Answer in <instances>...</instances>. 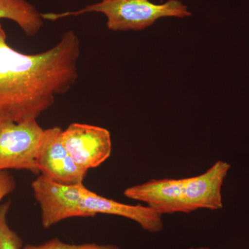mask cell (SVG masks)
<instances>
[{
    "mask_svg": "<svg viewBox=\"0 0 249 249\" xmlns=\"http://www.w3.org/2000/svg\"><path fill=\"white\" fill-rule=\"evenodd\" d=\"M80 55V40L73 31L45 52L21 53L8 44L0 23V119L37 120L76 83Z\"/></svg>",
    "mask_w": 249,
    "mask_h": 249,
    "instance_id": "1",
    "label": "cell"
},
{
    "mask_svg": "<svg viewBox=\"0 0 249 249\" xmlns=\"http://www.w3.org/2000/svg\"><path fill=\"white\" fill-rule=\"evenodd\" d=\"M13 21L29 37L35 36L44 25V19L27 0H0V19Z\"/></svg>",
    "mask_w": 249,
    "mask_h": 249,
    "instance_id": "9",
    "label": "cell"
},
{
    "mask_svg": "<svg viewBox=\"0 0 249 249\" xmlns=\"http://www.w3.org/2000/svg\"><path fill=\"white\" fill-rule=\"evenodd\" d=\"M10 206V202L0 205V249H22V239L7 222Z\"/></svg>",
    "mask_w": 249,
    "mask_h": 249,
    "instance_id": "10",
    "label": "cell"
},
{
    "mask_svg": "<svg viewBox=\"0 0 249 249\" xmlns=\"http://www.w3.org/2000/svg\"><path fill=\"white\" fill-rule=\"evenodd\" d=\"M44 131L36 119L23 122L0 119V171L39 173L36 157Z\"/></svg>",
    "mask_w": 249,
    "mask_h": 249,
    "instance_id": "5",
    "label": "cell"
},
{
    "mask_svg": "<svg viewBox=\"0 0 249 249\" xmlns=\"http://www.w3.org/2000/svg\"><path fill=\"white\" fill-rule=\"evenodd\" d=\"M81 184H63L41 175L32 183L33 193L40 205L41 222L45 229L73 217H93L84 204Z\"/></svg>",
    "mask_w": 249,
    "mask_h": 249,
    "instance_id": "4",
    "label": "cell"
},
{
    "mask_svg": "<svg viewBox=\"0 0 249 249\" xmlns=\"http://www.w3.org/2000/svg\"><path fill=\"white\" fill-rule=\"evenodd\" d=\"M16 181L6 170L0 171V202L16 188Z\"/></svg>",
    "mask_w": 249,
    "mask_h": 249,
    "instance_id": "12",
    "label": "cell"
},
{
    "mask_svg": "<svg viewBox=\"0 0 249 249\" xmlns=\"http://www.w3.org/2000/svg\"><path fill=\"white\" fill-rule=\"evenodd\" d=\"M82 193L87 209L94 217L97 214H107L127 218L137 222L142 229L151 233L160 232L164 227L163 215L146 205L123 204L99 196L85 186Z\"/></svg>",
    "mask_w": 249,
    "mask_h": 249,
    "instance_id": "8",
    "label": "cell"
},
{
    "mask_svg": "<svg viewBox=\"0 0 249 249\" xmlns=\"http://www.w3.org/2000/svg\"><path fill=\"white\" fill-rule=\"evenodd\" d=\"M61 139L75 164L85 172L97 168L110 157L111 134L104 127L73 123L62 131Z\"/></svg>",
    "mask_w": 249,
    "mask_h": 249,
    "instance_id": "6",
    "label": "cell"
},
{
    "mask_svg": "<svg viewBox=\"0 0 249 249\" xmlns=\"http://www.w3.org/2000/svg\"><path fill=\"white\" fill-rule=\"evenodd\" d=\"M62 131L57 126L44 131L36 157L37 170L55 182L81 184L88 172L78 168L69 155L62 142Z\"/></svg>",
    "mask_w": 249,
    "mask_h": 249,
    "instance_id": "7",
    "label": "cell"
},
{
    "mask_svg": "<svg viewBox=\"0 0 249 249\" xmlns=\"http://www.w3.org/2000/svg\"><path fill=\"white\" fill-rule=\"evenodd\" d=\"M188 249H210L209 247H191Z\"/></svg>",
    "mask_w": 249,
    "mask_h": 249,
    "instance_id": "13",
    "label": "cell"
},
{
    "mask_svg": "<svg viewBox=\"0 0 249 249\" xmlns=\"http://www.w3.org/2000/svg\"><path fill=\"white\" fill-rule=\"evenodd\" d=\"M22 249H121L115 245H99L96 243H85L71 245L65 243L58 238H53L38 245H29Z\"/></svg>",
    "mask_w": 249,
    "mask_h": 249,
    "instance_id": "11",
    "label": "cell"
},
{
    "mask_svg": "<svg viewBox=\"0 0 249 249\" xmlns=\"http://www.w3.org/2000/svg\"><path fill=\"white\" fill-rule=\"evenodd\" d=\"M231 165L217 160L204 173L191 178H152L129 187L124 196L142 201L161 215L222 209V190Z\"/></svg>",
    "mask_w": 249,
    "mask_h": 249,
    "instance_id": "2",
    "label": "cell"
},
{
    "mask_svg": "<svg viewBox=\"0 0 249 249\" xmlns=\"http://www.w3.org/2000/svg\"><path fill=\"white\" fill-rule=\"evenodd\" d=\"M89 13L104 15L107 18V29L112 31H142L160 18H184L192 15L179 0H168L162 4H155L149 0H101L78 11L41 16L44 20L55 21Z\"/></svg>",
    "mask_w": 249,
    "mask_h": 249,
    "instance_id": "3",
    "label": "cell"
}]
</instances>
